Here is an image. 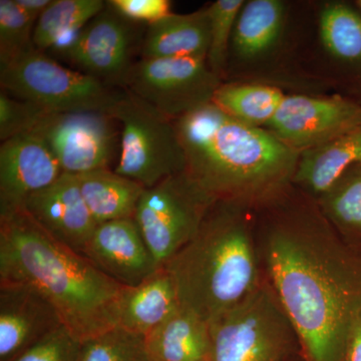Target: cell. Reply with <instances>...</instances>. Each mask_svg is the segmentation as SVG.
<instances>
[{
  "label": "cell",
  "mask_w": 361,
  "mask_h": 361,
  "mask_svg": "<svg viewBox=\"0 0 361 361\" xmlns=\"http://www.w3.org/2000/svg\"><path fill=\"white\" fill-rule=\"evenodd\" d=\"M263 274L288 316L304 361H343L361 316V246L291 185L253 209Z\"/></svg>",
  "instance_id": "obj_1"
},
{
  "label": "cell",
  "mask_w": 361,
  "mask_h": 361,
  "mask_svg": "<svg viewBox=\"0 0 361 361\" xmlns=\"http://www.w3.org/2000/svg\"><path fill=\"white\" fill-rule=\"evenodd\" d=\"M187 173L217 201L255 209L293 182L300 154L212 103L175 121Z\"/></svg>",
  "instance_id": "obj_2"
},
{
  "label": "cell",
  "mask_w": 361,
  "mask_h": 361,
  "mask_svg": "<svg viewBox=\"0 0 361 361\" xmlns=\"http://www.w3.org/2000/svg\"><path fill=\"white\" fill-rule=\"evenodd\" d=\"M0 281L39 291L80 342L118 326L126 286L52 239L23 211L0 220Z\"/></svg>",
  "instance_id": "obj_3"
},
{
  "label": "cell",
  "mask_w": 361,
  "mask_h": 361,
  "mask_svg": "<svg viewBox=\"0 0 361 361\" xmlns=\"http://www.w3.org/2000/svg\"><path fill=\"white\" fill-rule=\"evenodd\" d=\"M164 268L173 278L180 307L210 325L264 281L253 209L216 201L194 238Z\"/></svg>",
  "instance_id": "obj_4"
},
{
  "label": "cell",
  "mask_w": 361,
  "mask_h": 361,
  "mask_svg": "<svg viewBox=\"0 0 361 361\" xmlns=\"http://www.w3.org/2000/svg\"><path fill=\"white\" fill-rule=\"evenodd\" d=\"M209 326L210 361H294L300 356L295 329L266 278Z\"/></svg>",
  "instance_id": "obj_5"
},
{
  "label": "cell",
  "mask_w": 361,
  "mask_h": 361,
  "mask_svg": "<svg viewBox=\"0 0 361 361\" xmlns=\"http://www.w3.org/2000/svg\"><path fill=\"white\" fill-rule=\"evenodd\" d=\"M0 85L11 96L52 114L94 111L110 115L123 92L61 66L35 47L0 66Z\"/></svg>",
  "instance_id": "obj_6"
},
{
  "label": "cell",
  "mask_w": 361,
  "mask_h": 361,
  "mask_svg": "<svg viewBox=\"0 0 361 361\" xmlns=\"http://www.w3.org/2000/svg\"><path fill=\"white\" fill-rule=\"evenodd\" d=\"M110 116L122 126L116 173L149 189L187 170L174 121L126 90Z\"/></svg>",
  "instance_id": "obj_7"
},
{
  "label": "cell",
  "mask_w": 361,
  "mask_h": 361,
  "mask_svg": "<svg viewBox=\"0 0 361 361\" xmlns=\"http://www.w3.org/2000/svg\"><path fill=\"white\" fill-rule=\"evenodd\" d=\"M216 201L187 171L145 190L134 218L159 267L194 238Z\"/></svg>",
  "instance_id": "obj_8"
},
{
  "label": "cell",
  "mask_w": 361,
  "mask_h": 361,
  "mask_svg": "<svg viewBox=\"0 0 361 361\" xmlns=\"http://www.w3.org/2000/svg\"><path fill=\"white\" fill-rule=\"evenodd\" d=\"M222 82L205 59H141L130 68L123 90L175 122L212 103Z\"/></svg>",
  "instance_id": "obj_9"
},
{
  "label": "cell",
  "mask_w": 361,
  "mask_h": 361,
  "mask_svg": "<svg viewBox=\"0 0 361 361\" xmlns=\"http://www.w3.org/2000/svg\"><path fill=\"white\" fill-rule=\"evenodd\" d=\"M361 123V104L341 94H286L264 129L298 154L318 148Z\"/></svg>",
  "instance_id": "obj_10"
},
{
  "label": "cell",
  "mask_w": 361,
  "mask_h": 361,
  "mask_svg": "<svg viewBox=\"0 0 361 361\" xmlns=\"http://www.w3.org/2000/svg\"><path fill=\"white\" fill-rule=\"evenodd\" d=\"M137 23L126 20L108 2L65 47L54 51L78 71L113 87H125L137 44Z\"/></svg>",
  "instance_id": "obj_11"
},
{
  "label": "cell",
  "mask_w": 361,
  "mask_h": 361,
  "mask_svg": "<svg viewBox=\"0 0 361 361\" xmlns=\"http://www.w3.org/2000/svg\"><path fill=\"white\" fill-rule=\"evenodd\" d=\"M115 118L108 114H49L35 133L49 145L63 174L109 169L115 151Z\"/></svg>",
  "instance_id": "obj_12"
},
{
  "label": "cell",
  "mask_w": 361,
  "mask_h": 361,
  "mask_svg": "<svg viewBox=\"0 0 361 361\" xmlns=\"http://www.w3.org/2000/svg\"><path fill=\"white\" fill-rule=\"evenodd\" d=\"M63 175L47 142L37 133L16 135L0 146V220L23 212L27 199Z\"/></svg>",
  "instance_id": "obj_13"
},
{
  "label": "cell",
  "mask_w": 361,
  "mask_h": 361,
  "mask_svg": "<svg viewBox=\"0 0 361 361\" xmlns=\"http://www.w3.org/2000/svg\"><path fill=\"white\" fill-rule=\"evenodd\" d=\"M23 212L52 239L82 255L99 225L82 198L75 175L63 174L32 195Z\"/></svg>",
  "instance_id": "obj_14"
},
{
  "label": "cell",
  "mask_w": 361,
  "mask_h": 361,
  "mask_svg": "<svg viewBox=\"0 0 361 361\" xmlns=\"http://www.w3.org/2000/svg\"><path fill=\"white\" fill-rule=\"evenodd\" d=\"M82 256L126 287L137 286L160 269L135 218L97 225Z\"/></svg>",
  "instance_id": "obj_15"
},
{
  "label": "cell",
  "mask_w": 361,
  "mask_h": 361,
  "mask_svg": "<svg viewBox=\"0 0 361 361\" xmlns=\"http://www.w3.org/2000/svg\"><path fill=\"white\" fill-rule=\"evenodd\" d=\"M63 323L39 291L0 281V361H13Z\"/></svg>",
  "instance_id": "obj_16"
},
{
  "label": "cell",
  "mask_w": 361,
  "mask_h": 361,
  "mask_svg": "<svg viewBox=\"0 0 361 361\" xmlns=\"http://www.w3.org/2000/svg\"><path fill=\"white\" fill-rule=\"evenodd\" d=\"M286 7L281 0L245 1L233 32L228 63L235 59L249 65L270 56L283 37Z\"/></svg>",
  "instance_id": "obj_17"
},
{
  "label": "cell",
  "mask_w": 361,
  "mask_h": 361,
  "mask_svg": "<svg viewBox=\"0 0 361 361\" xmlns=\"http://www.w3.org/2000/svg\"><path fill=\"white\" fill-rule=\"evenodd\" d=\"M210 47L207 8L186 14L172 13L147 26L142 59H205Z\"/></svg>",
  "instance_id": "obj_18"
},
{
  "label": "cell",
  "mask_w": 361,
  "mask_h": 361,
  "mask_svg": "<svg viewBox=\"0 0 361 361\" xmlns=\"http://www.w3.org/2000/svg\"><path fill=\"white\" fill-rule=\"evenodd\" d=\"M179 307L173 278L161 267L137 286L125 287L118 326L146 337Z\"/></svg>",
  "instance_id": "obj_19"
},
{
  "label": "cell",
  "mask_w": 361,
  "mask_h": 361,
  "mask_svg": "<svg viewBox=\"0 0 361 361\" xmlns=\"http://www.w3.org/2000/svg\"><path fill=\"white\" fill-rule=\"evenodd\" d=\"M361 163V123L300 154L292 185L317 200L348 169Z\"/></svg>",
  "instance_id": "obj_20"
},
{
  "label": "cell",
  "mask_w": 361,
  "mask_h": 361,
  "mask_svg": "<svg viewBox=\"0 0 361 361\" xmlns=\"http://www.w3.org/2000/svg\"><path fill=\"white\" fill-rule=\"evenodd\" d=\"M323 49L348 77L353 99L361 104V13L345 2L327 4L320 11Z\"/></svg>",
  "instance_id": "obj_21"
},
{
  "label": "cell",
  "mask_w": 361,
  "mask_h": 361,
  "mask_svg": "<svg viewBox=\"0 0 361 361\" xmlns=\"http://www.w3.org/2000/svg\"><path fill=\"white\" fill-rule=\"evenodd\" d=\"M145 341L149 361L210 360V326L180 306L145 337Z\"/></svg>",
  "instance_id": "obj_22"
},
{
  "label": "cell",
  "mask_w": 361,
  "mask_h": 361,
  "mask_svg": "<svg viewBox=\"0 0 361 361\" xmlns=\"http://www.w3.org/2000/svg\"><path fill=\"white\" fill-rule=\"evenodd\" d=\"M78 185L87 208L99 224L134 218L146 188L110 169L78 175Z\"/></svg>",
  "instance_id": "obj_23"
},
{
  "label": "cell",
  "mask_w": 361,
  "mask_h": 361,
  "mask_svg": "<svg viewBox=\"0 0 361 361\" xmlns=\"http://www.w3.org/2000/svg\"><path fill=\"white\" fill-rule=\"evenodd\" d=\"M285 96L277 85L264 82H222L214 94L212 104L239 122L264 129Z\"/></svg>",
  "instance_id": "obj_24"
},
{
  "label": "cell",
  "mask_w": 361,
  "mask_h": 361,
  "mask_svg": "<svg viewBox=\"0 0 361 361\" xmlns=\"http://www.w3.org/2000/svg\"><path fill=\"white\" fill-rule=\"evenodd\" d=\"M106 6L103 0H54L35 25L33 47L44 52L58 51Z\"/></svg>",
  "instance_id": "obj_25"
},
{
  "label": "cell",
  "mask_w": 361,
  "mask_h": 361,
  "mask_svg": "<svg viewBox=\"0 0 361 361\" xmlns=\"http://www.w3.org/2000/svg\"><path fill=\"white\" fill-rule=\"evenodd\" d=\"M316 202L344 238L361 246V163L348 169Z\"/></svg>",
  "instance_id": "obj_26"
},
{
  "label": "cell",
  "mask_w": 361,
  "mask_h": 361,
  "mask_svg": "<svg viewBox=\"0 0 361 361\" xmlns=\"http://www.w3.org/2000/svg\"><path fill=\"white\" fill-rule=\"evenodd\" d=\"M78 361H149L145 336L122 327L82 342Z\"/></svg>",
  "instance_id": "obj_27"
},
{
  "label": "cell",
  "mask_w": 361,
  "mask_h": 361,
  "mask_svg": "<svg viewBox=\"0 0 361 361\" xmlns=\"http://www.w3.org/2000/svg\"><path fill=\"white\" fill-rule=\"evenodd\" d=\"M244 4V0H217L206 7L210 18V47L207 63L222 80L228 71L233 32Z\"/></svg>",
  "instance_id": "obj_28"
},
{
  "label": "cell",
  "mask_w": 361,
  "mask_h": 361,
  "mask_svg": "<svg viewBox=\"0 0 361 361\" xmlns=\"http://www.w3.org/2000/svg\"><path fill=\"white\" fill-rule=\"evenodd\" d=\"M37 18L26 13L16 0H0V66L11 63L33 47Z\"/></svg>",
  "instance_id": "obj_29"
},
{
  "label": "cell",
  "mask_w": 361,
  "mask_h": 361,
  "mask_svg": "<svg viewBox=\"0 0 361 361\" xmlns=\"http://www.w3.org/2000/svg\"><path fill=\"white\" fill-rule=\"evenodd\" d=\"M42 106L0 92V140L1 142L27 133H35L49 115Z\"/></svg>",
  "instance_id": "obj_30"
},
{
  "label": "cell",
  "mask_w": 361,
  "mask_h": 361,
  "mask_svg": "<svg viewBox=\"0 0 361 361\" xmlns=\"http://www.w3.org/2000/svg\"><path fill=\"white\" fill-rule=\"evenodd\" d=\"M80 346L82 342L63 325L13 361H78Z\"/></svg>",
  "instance_id": "obj_31"
},
{
  "label": "cell",
  "mask_w": 361,
  "mask_h": 361,
  "mask_svg": "<svg viewBox=\"0 0 361 361\" xmlns=\"http://www.w3.org/2000/svg\"><path fill=\"white\" fill-rule=\"evenodd\" d=\"M109 6L126 20L147 26L172 13L169 0H110Z\"/></svg>",
  "instance_id": "obj_32"
},
{
  "label": "cell",
  "mask_w": 361,
  "mask_h": 361,
  "mask_svg": "<svg viewBox=\"0 0 361 361\" xmlns=\"http://www.w3.org/2000/svg\"><path fill=\"white\" fill-rule=\"evenodd\" d=\"M343 361H361V316L349 336Z\"/></svg>",
  "instance_id": "obj_33"
},
{
  "label": "cell",
  "mask_w": 361,
  "mask_h": 361,
  "mask_svg": "<svg viewBox=\"0 0 361 361\" xmlns=\"http://www.w3.org/2000/svg\"><path fill=\"white\" fill-rule=\"evenodd\" d=\"M54 0H16L18 6L21 7L26 13L39 20L40 16L49 8Z\"/></svg>",
  "instance_id": "obj_34"
},
{
  "label": "cell",
  "mask_w": 361,
  "mask_h": 361,
  "mask_svg": "<svg viewBox=\"0 0 361 361\" xmlns=\"http://www.w3.org/2000/svg\"><path fill=\"white\" fill-rule=\"evenodd\" d=\"M355 6L357 7L358 11H360L361 13V0H357V1H355Z\"/></svg>",
  "instance_id": "obj_35"
},
{
  "label": "cell",
  "mask_w": 361,
  "mask_h": 361,
  "mask_svg": "<svg viewBox=\"0 0 361 361\" xmlns=\"http://www.w3.org/2000/svg\"><path fill=\"white\" fill-rule=\"evenodd\" d=\"M294 361H304V360H303V358L301 357V355H300V356H298V357H297L296 360Z\"/></svg>",
  "instance_id": "obj_36"
},
{
  "label": "cell",
  "mask_w": 361,
  "mask_h": 361,
  "mask_svg": "<svg viewBox=\"0 0 361 361\" xmlns=\"http://www.w3.org/2000/svg\"><path fill=\"white\" fill-rule=\"evenodd\" d=\"M206 361H210V360H206Z\"/></svg>",
  "instance_id": "obj_37"
}]
</instances>
